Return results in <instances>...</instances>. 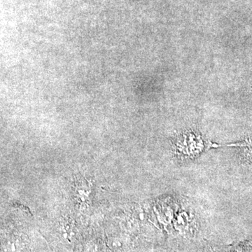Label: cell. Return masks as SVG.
<instances>
[{"mask_svg":"<svg viewBox=\"0 0 252 252\" xmlns=\"http://www.w3.org/2000/svg\"><path fill=\"white\" fill-rule=\"evenodd\" d=\"M225 147H238L242 151L243 160L252 166V135L238 143L225 144Z\"/></svg>","mask_w":252,"mask_h":252,"instance_id":"obj_1","label":"cell"},{"mask_svg":"<svg viewBox=\"0 0 252 252\" xmlns=\"http://www.w3.org/2000/svg\"><path fill=\"white\" fill-rule=\"evenodd\" d=\"M243 252V250H239V249H238V250H235V251H233V252Z\"/></svg>","mask_w":252,"mask_h":252,"instance_id":"obj_2","label":"cell"}]
</instances>
